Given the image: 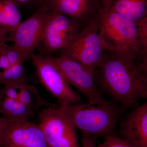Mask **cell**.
<instances>
[{
	"instance_id": "obj_23",
	"label": "cell",
	"mask_w": 147,
	"mask_h": 147,
	"mask_svg": "<svg viewBox=\"0 0 147 147\" xmlns=\"http://www.w3.org/2000/svg\"><path fill=\"white\" fill-rule=\"evenodd\" d=\"M19 8L31 7L34 5H40L41 0H14Z\"/></svg>"
},
{
	"instance_id": "obj_8",
	"label": "cell",
	"mask_w": 147,
	"mask_h": 147,
	"mask_svg": "<svg viewBox=\"0 0 147 147\" xmlns=\"http://www.w3.org/2000/svg\"><path fill=\"white\" fill-rule=\"evenodd\" d=\"M49 17V9L41 4L35 13L21 22L7 36V42H13L25 60L30 59L39 45Z\"/></svg>"
},
{
	"instance_id": "obj_18",
	"label": "cell",
	"mask_w": 147,
	"mask_h": 147,
	"mask_svg": "<svg viewBox=\"0 0 147 147\" xmlns=\"http://www.w3.org/2000/svg\"><path fill=\"white\" fill-rule=\"evenodd\" d=\"M136 24L140 49L143 54L147 55V17Z\"/></svg>"
},
{
	"instance_id": "obj_12",
	"label": "cell",
	"mask_w": 147,
	"mask_h": 147,
	"mask_svg": "<svg viewBox=\"0 0 147 147\" xmlns=\"http://www.w3.org/2000/svg\"><path fill=\"white\" fill-rule=\"evenodd\" d=\"M119 137L134 147H147V102L131 110L124 118Z\"/></svg>"
},
{
	"instance_id": "obj_17",
	"label": "cell",
	"mask_w": 147,
	"mask_h": 147,
	"mask_svg": "<svg viewBox=\"0 0 147 147\" xmlns=\"http://www.w3.org/2000/svg\"><path fill=\"white\" fill-rule=\"evenodd\" d=\"M29 85L28 82L22 85L19 88L18 99L21 103L27 107L34 109V94L35 88Z\"/></svg>"
},
{
	"instance_id": "obj_20",
	"label": "cell",
	"mask_w": 147,
	"mask_h": 147,
	"mask_svg": "<svg viewBox=\"0 0 147 147\" xmlns=\"http://www.w3.org/2000/svg\"><path fill=\"white\" fill-rule=\"evenodd\" d=\"M5 53L11 65L19 63H24L26 61L20 52L13 45H7Z\"/></svg>"
},
{
	"instance_id": "obj_5",
	"label": "cell",
	"mask_w": 147,
	"mask_h": 147,
	"mask_svg": "<svg viewBox=\"0 0 147 147\" xmlns=\"http://www.w3.org/2000/svg\"><path fill=\"white\" fill-rule=\"evenodd\" d=\"M38 119L48 147H81L76 127L58 106H46Z\"/></svg>"
},
{
	"instance_id": "obj_14",
	"label": "cell",
	"mask_w": 147,
	"mask_h": 147,
	"mask_svg": "<svg viewBox=\"0 0 147 147\" xmlns=\"http://www.w3.org/2000/svg\"><path fill=\"white\" fill-rule=\"evenodd\" d=\"M19 7L14 0H0V30L7 36L21 22Z\"/></svg>"
},
{
	"instance_id": "obj_1",
	"label": "cell",
	"mask_w": 147,
	"mask_h": 147,
	"mask_svg": "<svg viewBox=\"0 0 147 147\" xmlns=\"http://www.w3.org/2000/svg\"><path fill=\"white\" fill-rule=\"evenodd\" d=\"M98 88L123 110L147 96V56L104 50L95 70Z\"/></svg>"
},
{
	"instance_id": "obj_11",
	"label": "cell",
	"mask_w": 147,
	"mask_h": 147,
	"mask_svg": "<svg viewBox=\"0 0 147 147\" xmlns=\"http://www.w3.org/2000/svg\"><path fill=\"white\" fill-rule=\"evenodd\" d=\"M41 4L50 11L76 19L86 26L97 18L103 9L101 0H41Z\"/></svg>"
},
{
	"instance_id": "obj_9",
	"label": "cell",
	"mask_w": 147,
	"mask_h": 147,
	"mask_svg": "<svg viewBox=\"0 0 147 147\" xmlns=\"http://www.w3.org/2000/svg\"><path fill=\"white\" fill-rule=\"evenodd\" d=\"M98 17L89 23L71 44L61 50V54L70 56L94 71L104 51L98 33Z\"/></svg>"
},
{
	"instance_id": "obj_21",
	"label": "cell",
	"mask_w": 147,
	"mask_h": 147,
	"mask_svg": "<svg viewBox=\"0 0 147 147\" xmlns=\"http://www.w3.org/2000/svg\"><path fill=\"white\" fill-rule=\"evenodd\" d=\"M19 88L12 85H4L0 91V97L11 99H18Z\"/></svg>"
},
{
	"instance_id": "obj_10",
	"label": "cell",
	"mask_w": 147,
	"mask_h": 147,
	"mask_svg": "<svg viewBox=\"0 0 147 147\" xmlns=\"http://www.w3.org/2000/svg\"><path fill=\"white\" fill-rule=\"evenodd\" d=\"M5 119L0 130V147H49L38 124Z\"/></svg>"
},
{
	"instance_id": "obj_22",
	"label": "cell",
	"mask_w": 147,
	"mask_h": 147,
	"mask_svg": "<svg viewBox=\"0 0 147 147\" xmlns=\"http://www.w3.org/2000/svg\"><path fill=\"white\" fill-rule=\"evenodd\" d=\"M95 137L89 134L82 133L81 147H96Z\"/></svg>"
},
{
	"instance_id": "obj_13",
	"label": "cell",
	"mask_w": 147,
	"mask_h": 147,
	"mask_svg": "<svg viewBox=\"0 0 147 147\" xmlns=\"http://www.w3.org/2000/svg\"><path fill=\"white\" fill-rule=\"evenodd\" d=\"M108 9L136 23L147 17V0H112Z\"/></svg>"
},
{
	"instance_id": "obj_19",
	"label": "cell",
	"mask_w": 147,
	"mask_h": 147,
	"mask_svg": "<svg viewBox=\"0 0 147 147\" xmlns=\"http://www.w3.org/2000/svg\"><path fill=\"white\" fill-rule=\"evenodd\" d=\"M104 138L103 142L96 147H134L121 137L113 134Z\"/></svg>"
},
{
	"instance_id": "obj_26",
	"label": "cell",
	"mask_w": 147,
	"mask_h": 147,
	"mask_svg": "<svg viewBox=\"0 0 147 147\" xmlns=\"http://www.w3.org/2000/svg\"><path fill=\"white\" fill-rule=\"evenodd\" d=\"M6 121L5 119L3 117H0V130L3 126Z\"/></svg>"
},
{
	"instance_id": "obj_3",
	"label": "cell",
	"mask_w": 147,
	"mask_h": 147,
	"mask_svg": "<svg viewBox=\"0 0 147 147\" xmlns=\"http://www.w3.org/2000/svg\"><path fill=\"white\" fill-rule=\"evenodd\" d=\"M98 29L104 50L147 56L140 49L135 22L113 11L103 9L98 17Z\"/></svg>"
},
{
	"instance_id": "obj_4",
	"label": "cell",
	"mask_w": 147,
	"mask_h": 147,
	"mask_svg": "<svg viewBox=\"0 0 147 147\" xmlns=\"http://www.w3.org/2000/svg\"><path fill=\"white\" fill-rule=\"evenodd\" d=\"M40 82L59 106L82 102L81 96L71 88L50 55L33 53L30 58Z\"/></svg>"
},
{
	"instance_id": "obj_2",
	"label": "cell",
	"mask_w": 147,
	"mask_h": 147,
	"mask_svg": "<svg viewBox=\"0 0 147 147\" xmlns=\"http://www.w3.org/2000/svg\"><path fill=\"white\" fill-rule=\"evenodd\" d=\"M76 128L82 133L96 138L113 134L119 117L123 112L115 102L105 100L102 103L82 102L59 106Z\"/></svg>"
},
{
	"instance_id": "obj_25",
	"label": "cell",
	"mask_w": 147,
	"mask_h": 147,
	"mask_svg": "<svg viewBox=\"0 0 147 147\" xmlns=\"http://www.w3.org/2000/svg\"><path fill=\"white\" fill-rule=\"evenodd\" d=\"M112 0H101L103 9H107L109 8Z\"/></svg>"
},
{
	"instance_id": "obj_6",
	"label": "cell",
	"mask_w": 147,
	"mask_h": 147,
	"mask_svg": "<svg viewBox=\"0 0 147 147\" xmlns=\"http://www.w3.org/2000/svg\"><path fill=\"white\" fill-rule=\"evenodd\" d=\"M86 26L76 19L49 11V18L36 50L44 55L63 50L76 39Z\"/></svg>"
},
{
	"instance_id": "obj_15",
	"label": "cell",
	"mask_w": 147,
	"mask_h": 147,
	"mask_svg": "<svg viewBox=\"0 0 147 147\" xmlns=\"http://www.w3.org/2000/svg\"><path fill=\"white\" fill-rule=\"evenodd\" d=\"M0 114L7 120L28 121L34 115V110L17 99L0 97Z\"/></svg>"
},
{
	"instance_id": "obj_16",
	"label": "cell",
	"mask_w": 147,
	"mask_h": 147,
	"mask_svg": "<svg viewBox=\"0 0 147 147\" xmlns=\"http://www.w3.org/2000/svg\"><path fill=\"white\" fill-rule=\"evenodd\" d=\"M27 82L26 71L23 63L11 65L0 76V84L4 86L12 85L19 88Z\"/></svg>"
},
{
	"instance_id": "obj_24",
	"label": "cell",
	"mask_w": 147,
	"mask_h": 147,
	"mask_svg": "<svg viewBox=\"0 0 147 147\" xmlns=\"http://www.w3.org/2000/svg\"><path fill=\"white\" fill-rule=\"evenodd\" d=\"M7 35L0 30V52L6 45L7 42Z\"/></svg>"
},
{
	"instance_id": "obj_7",
	"label": "cell",
	"mask_w": 147,
	"mask_h": 147,
	"mask_svg": "<svg viewBox=\"0 0 147 147\" xmlns=\"http://www.w3.org/2000/svg\"><path fill=\"white\" fill-rule=\"evenodd\" d=\"M49 55L67 82L84 95L87 102L97 104L105 102L106 100L96 82L94 70L65 54L57 57Z\"/></svg>"
}]
</instances>
